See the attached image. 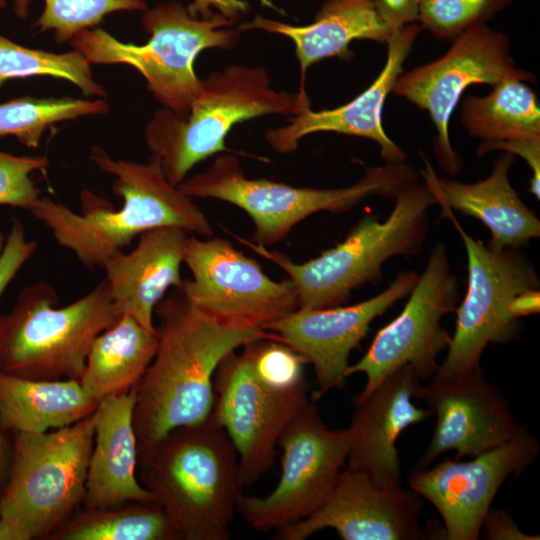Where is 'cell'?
Returning <instances> with one entry per match:
<instances>
[{
  "mask_svg": "<svg viewBox=\"0 0 540 540\" xmlns=\"http://www.w3.org/2000/svg\"><path fill=\"white\" fill-rule=\"evenodd\" d=\"M154 314L159 319L157 350L135 386L138 457L172 429L210 417L214 375L224 357L254 340H280L270 331L216 319L193 305L181 287L165 296Z\"/></svg>",
  "mask_w": 540,
  "mask_h": 540,
  "instance_id": "1",
  "label": "cell"
},
{
  "mask_svg": "<svg viewBox=\"0 0 540 540\" xmlns=\"http://www.w3.org/2000/svg\"><path fill=\"white\" fill-rule=\"evenodd\" d=\"M90 159L115 177L112 190L123 200L120 208L85 189L81 213L48 197H41L30 211L89 271L102 267L109 257L154 228L171 226L202 237L213 236L205 213L193 198L169 182L156 158L146 163L113 159L101 147H93Z\"/></svg>",
  "mask_w": 540,
  "mask_h": 540,
  "instance_id": "2",
  "label": "cell"
},
{
  "mask_svg": "<svg viewBox=\"0 0 540 540\" xmlns=\"http://www.w3.org/2000/svg\"><path fill=\"white\" fill-rule=\"evenodd\" d=\"M138 480L181 540H227L241 496L239 459L211 417L172 429L138 457Z\"/></svg>",
  "mask_w": 540,
  "mask_h": 540,
  "instance_id": "3",
  "label": "cell"
},
{
  "mask_svg": "<svg viewBox=\"0 0 540 540\" xmlns=\"http://www.w3.org/2000/svg\"><path fill=\"white\" fill-rule=\"evenodd\" d=\"M389 216H364L343 241L317 257L294 262L287 255L239 240L288 276L297 296L298 308L323 309L347 302L353 290L382 279V265L394 256H416L429 231V208L437 204L425 181L414 180L394 196Z\"/></svg>",
  "mask_w": 540,
  "mask_h": 540,
  "instance_id": "4",
  "label": "cell"
},
{
  "mask_svg": "<svg viewBox=\"0 0 540 540\" xmlns=\"http://www.w3.org/2000/svg\"><path fill=\"white\" fill-rule=\"evenodd\" d=\"M308 97L271 87L261 66L230 65L202 79L185 116L162 107L145 127V142L166 178L178 186L203 160L226 151L225 139L239 122L266 114L296 115Z\"/></svg>",
  "mask_w": 540,
  "mask_h": 540,
  "instance_id": "5",
  "label": "cell"
},
{
  "mask_svg": "<svg viewBox=\"0 0 540 540\" xmlns=\"http://www.w3.org/2000/svg\"><path fill=\"white\" fill-rule=\"evenodd\" d=\"M47 282L24 287L0 314V371L33 380H79L95 338L122 316L104 279L67 306Z\"/></svg>",
  "mask_w": 540,
  "mask_h": 540,
  "instance_id": "6",
  "label": "cell"
},
{
  "mask_svg": "<svg viewBox=\"0 0 540 540\" xmlns=\"http://www.w3.org/2000/svg\"><path fill=\"white\" fill-rule=\"evenodd\" d=\"M234 24L219 13L193 16L183 4L170 1L144 11L142 25L150 34L145 44L122 42L97 27L79 32L70 44L90 64L133 67L163 107L185 116L202 87L194 61L205 49L236 44L241 31Z\"/></svg>",
  "mask_w": 540,
  "mask_h": 540,
  "instance_id": "7",
  "label": "cell"
},
{
  "mask_svg": "<svg viewBox=\"0 0 540 540\" xmlns=\"http://www.w3.org/2000/svg\"><path fill=\"white\" fill-rule=\"evenodd\" d=\"M417 174L404 162L368 168L354 184L340 188L294 187L267 179L248 178L239 159L218 155L203 172L178 188L191 198H210L245 211L254 226L253 243L265 247L284 240L305 218L321 211L346 212L375 195L393 197Z\"/></svg>",
  "mask_w": 540,
  "mask_h": 540,
  "instance_id": "8",
  "label": "cell"
},
{
  "mask_svg": "<svg viewBox=\"0 0 540 540\" xmlns=\"http://www.w3.org/2000/svg\"><path fill=\"white\" fill-rule=\"evenodd\" d=\"M96 410L43 433H13L10 477L0 517L23 526L32 540L49 535L83 505Z\"/></svg>",
  "mask_w": 540,
  "mask_h": 540,
  "instance_id": "9",
  "label": "cell"
},
{
  "mask_svg": "<svg viewBox=\"0 0 540 540\" xmlns=\"http://www.w3.org/2000/svg\"><path fill=\"white\" fill-rule=\"evenodd\" d=\"M449 217L467 254L468 285L464 300L456 308L457 318L444 361L432 381H443L480 366L489 344H504L519 334V319L510 312L513 299L522 292L539 288V276L520 249L491 250L470 236Z\"/></svg>",
  "mask_w": 540,
  "mask_h": 540,
  "instance_id": "10",
  "label": "cell"
},
{
  "mask_svg": "<svg viewBox=\"0 0 540 540\" xmlns=\"http://www.w3.org/2000/svg\"><path fill=\"white\" fill-rule=\"evenodd\" d=\"M352 442L350 428L330 429L312 398L288 422L278 439L280 479L265 497L242 495L238 506L255 530H279L313 514L332 492Z\"/></svg>",
  "mask_w": 540,
  "mask_h": 540,
  "instance_id": "11",
  "label": "cell"
},
{
  "mask_svg": "<svg viewBox=\"0 0 540 540\" xmlns=\"http://www.w3.org/2000/svg\"><path fill=\"white\" fill-rule=\"evenodd\" d=\"M510 79L536 82L532 73L516 67L507 35L481 24L453 39L439 59L403 72L392 92L429 113L437 131L438 162L454 176L461 169V160L450 142L449 123L463 92L471 85L494 86Z\"/></svg>",
  "mask_w": 540,
  "mask_h": 540,
  "instance_id": "12",
  "label": "cell"
},
{
  "mask_svg": "<svg viewBox=\"0 0 540 540\" xmlns=\"http://www.w3.org/2000/svg\"><path fill=\"white\" fill-rule=\"evenodd\" d=\"M459 299L458 280L451 270L447 248L437 242L400 314L381 328L366 353L349 365L347 378L366 376L356 397H364L399 368L411 366L421 380L431 378L438 368L437 357L447 349L451 336L441 319L455 311Z\"/></svg>",
  "mask_w": 540,
  "mask_h": 540,
  "instance_id": "13",
  "label": "cell"
},
{
  "mask_svg": "<svg viewBox=\"0 0 540 540\" xmlns=\"http://www.w3.org/2000/svg\"><path fill=\"white\" fill-rule=\"evenodd\" d=\"M184 263L192 273L191 280H183L184 294L224 323L266 330L298 308L289 279L273 280L258 261L226 239L190 236Z\"/></svg>",
  "mask_w": 540,
  "mask_h": 540,
  "instance_id": "14",
  "label": "cell"
},
{
  "mask_svg": "<svg viewBox=\"0 0 540 540\" xmlns=\"http://www.w3.org/2000/svg\"><path fill=\"white\" fill-rule=\"evenodd\" d=\"M416 398L436 415V425L412 471L428 468L447 451H455V459L473 458L528 432L481 365L447 380L421 383Z\"/></svg>",
  "mask_w": 540,
  "mask_h": 540,
  "instance_id": "15",
  "label": "cell"
},
{
  "mask_svg": "<svg viewBox=\"0 0 540 540\" xmlns=\"http://www.w3.org/2000/svg\"><path fill=\"white\" fill-rule=\"evenodd\" d=\"M540 445L526 432L472 458L445 460L412 471L408 485L428 500L444 524V539L477 540L484 517L502 484L520 476L537 459Z\"/></svg>",
  "mask_w": 540,
  "mask_h": 540,
  "instance_id": "16",
  "label": "cell"
},
{
  "mask_svg": "<svg viewBox=\"0 0 540 540\" xmlns=\"http://www.w3.org/2000/svg\"><path fill=\"white\" fill-rule=\"evenodd\" d=\"M214 393L211 417L232 441L241 483L249 487L272 467L280 434L309 401L308 391L283 395L268 390L236 350L218 365Z\"/></svg>",
  "mask_w": 540,
  "mask_h": 540,
  "instance_id": "17",
  "label": "cell"
},
{
  "mask_svg": "<svg viewBox=\"0 0 540 540\" xmlns=\"http://www.w3.org/2000/svg\"><path fill=\"white\" fill-rule=\"evenodd\" d=\"M418 278L416 272L405 270L385 290L367 300L323 309L297 308L267 327L313 366L317 390L312 399L317 401L344 385L350 354L359 347L371 323L408 297Z\"/></svg>",
  "mask_w": 540,
  "mask_h": 540,
  "instance_id": "18",
  "label": "cell"
},
{
  "mask_svg": "<svg viewBox=\"0 0 540 540\" xmlns=\"http://www.w3.org/2000/svg\"><path fill=\"white\" fill-rule=\"evenodd\" d=\"M423 498L413 489L381 487L363 473L344 468L329 497L310 516L276 530L275 539L305 540L333 529L342 540H419Z\"/></svg>",
  "mask_w": 540,
  "mask_h": 540,
  "instance_id": "19",
  "label": "cell"
},
{
  "mask_svg": "<svg viewBox=\"0 0 540 540\" xmlns=\"http://www.w3.org/2000/svg\"><path fill=\"white\" fill-rule=\"evenodd\" d=\"M422 383L415 370L403 366L384 379L364 397H354L349 428L352 442L346 468L363 473L381 487L402 482L401 462L396 441L407 427L431 416L426 407L412 399Z\"/></svg>",
  "mask_w": 540,
  "mask_h": 540,
  "instance_id": "20",
  "label": "cell"
},
{
  "mask_svg": "<svg viewBox=\"0 0 540 540\" xmlns=\"http://www.w3.org/2000/svg\"><path fill=\"white\" fill-rule=\"evenodd\" d=\"M422 28L416 23L395 30L387 42L386 63L371 85L350 102L314 111L310 107L289 118L288 124L267 130V143L279 153L297 149L299 141L316 132H335L358 136L376 142L386 162H404L405 154L386 134L382 125V111L388 95Z\"/></svg>",
  "mask_w": 540,
  "mask_h": 540,
  "instance_id": "21",
  "label": "cell"
},
{
  "mask_svg": "<svg viewBox=\"0 0 540 540\" xmlns=\"http://www.w3.org/2000/svg\"><path fill=\"white\" fill-rule=\"evenodd\" d=\"M189 232L178 227H159L139 236L135 248L119 251L102 265L116 310L132 315L150 331H156L154 310L167 291L183 284Z\"/></svg>",
  "mask_w": 540,
  "mask_h": 540,
  "instance_id": "22",
  "label": "cell"
},
{
  "mask_svg": "<svg viewBox=\"0 0 540 540\" xmlns=\"http://www.w3.org/2000/svg\"><path fill=\"white\" fill-rule=\"evenodd\" d=\"M515 155L501 154L490 175L475 183L438 178L426 161L423 173L442 208V216L456 210L480 220L491 232L488 247L496 252L520 249L540 236V221L524 204L509 181Z\"/></svg>",
  "mask_w": 540,
  "mask_h": 540,
  "instance_id": "23",
  "label": "cell"
},
{
  "mask_svg": "<svg viewBox=\"0 0 540 540\" xmlns=\"http://www.w3.org/2000/svg\"><path fill=\"white\" fill-rule=\"evenodd\" d=\"M242 31L263 30L283 35L294 43L300 67L298 93L308 97L304 80L307 69L326 58L349 61L353 57L350 44L354 40H371L387 44L392 30L380 15L375 0H326L308 25L296 26L263 16L238 26Z\"/></svg>",
  "mask_w": 540,
  "mask_h": 540,
  "instance_id": "24",
  "label": "cell"
},
{
  "mask_svg": "<svg viewBox=\"0 0 540 540\" xmlns=\"http://www.w3.org/2000/svg\"><path fill=\"white\" fill-rule=\"evenodd\" d=\"M136 388L106 398L96 409L93 448L82 507L104 508L154 500L137 477L138 447L133 426Z\"/></svg>",
  "mask_w": 540,
  "mask_h": 540,
  "instance_id": "25",
  "label": "cell"
},
{
  "mask_svg": "<svg viewBox=\"0 0 540 540\" xmlns=\"http://www.w3.org/2000/svg\"><path fill=\"white\" fill-rule=\"evenodd\" d=\"M98 405L79 380H33L0 371V424L12 433L65 427L89 416Z\"/></svg>",
  "mask_w": 540,
  "mask_h": 540,
  "instance_id": "26",
  "label": "cell"
},
{
  "mask_svg": "<svg viewBox=\"0 0 540 540\" xmlns=\"http://www.w3.org/2000/svg\"><path fill=\"white\" fill-rule=\"evenodd\" d=\"M158 334L123 314L93 341L80 384L98 403L132 390L153 360Z\"/></svg>",
  "mask_w": 540,
  "mask_h": 540,
  "instance_id": "27",
  "label": "cell"
},
{
  "mask_svg": "<svg viewBox=\"0 0 540 540\" xmlns=\"http://www.w3.org/2000/svg\"><path fill=\"white\" fill-rule=\"evenodd\" d=\"M461 124L483 143L540 140L537 94L524 81H502L484 97L464 98Z\"/></svg>",
  "mask_w": 540,
  "mask_h": 540,
  "instance_id": "28",
  "label": "cell"
},
{
  "mask_svg": "<svg viewBox=\"0 0 540 540\" xmlns=\"http://www.w3.org/2000/svg\"><path fill=\"white\" fill-rule=\"evenodd\" d=\"M47 540H181L155 500L81 507Z\"/></svg>",
  "mask_w": 540,
  "mask_h": 540,
  "instance_id": "29",
  "label": "cell"
},
{
  "mask_svg": "<svg viewBox=\"0 0 540 540\" xmlns=\"http://www.w3.org/2000/svg\"><path fill=\"white\" fill-rule=\"evenodd\" d=\"M101 99L21 97L0 104V136H15L20 143L37 148L51 125L82 116L106 114Z\"/></svg>",
  "mask_w": 540,
  "mask_h": 540,
  "instance_id": "30",
  "label": "cell"
},
{
  "mask_svg": "<svg viewBox=\"0 0 540 540\" xmlns=\"http://www.w3.org/2000/svg\"><path fill=\"white\" fill-rule=\"evenodd\" d=\"M32 76L65 79L87 96H106L94 80L90 63L77 50L53 53L27 48L0 34V86L8 79Z\"/></svg>",
  "mask_w": 540,
  "mask_h": 540,
  "instance_id": "31",
  "label": "cell"
},
{
  "mask_svg": "<svg viewBox=\"0 0 540 540\" xmlns=\"http://www.w3.org/2000/svg\"><path fill=\"white\" fill-rule=\"evenodd\" d=\"M242 348L255 378L268 390L283 395L308 391L304 359L277 339L251 341Z\"/></svg>",
  "mask_w": 540,
  "mask_h": 540,
  "instance_id": "32",
  "label": "cell"
},
{
  "mask_svg": "<svg viewBox=\"0 0 540 540\" xmlns=\"http://www.w3.org/2000/svg\"><path fill=\"white\" fill-rule=\"evenodd\" d=\"M146 9V0H44L34 27L53 30L55 41L63 44L79 32L96 27L107 14Z\"/></svg>",
  "mask_w": 540,
  "mask_h": 540,
  "instance_id": "33",
  "label": "cell"
},
{
  "mask_svg": "<svg viewBox=\"0 0 540 540\" xmlns=\"http://www.w3.org/2000/svg\"><path fill=\"white\" fill-rule=\"evenodd\" d=\"M514 0H420L418 21L435 38L452 41L466 29L486 24Z\"/></svg>",
  "mask_w": 540,
  "mask_h": 540,
  "instance_id": "34",
  "label": "cell"
},
{
  "mask_svg": "<svg viewBox=\"0 0 540 540\" xmlns=\"http://www.w3.org/2000/svg\"><path fill=\"white\" fill-rule=\"evenodd\" d=\"M48 165L44 155L16 156L0 150V205L31 211L41 199L31 175Z\"/></svg>",
  "mask_w": 540,
  "mask_h": 540,
  "instance_id": "35",
  "label": "cell"
},
{
  "mask_svg": "<svg viewBox=\"0 0 540 540\" xmlns=\"http://www.w3.org/2000/svg\"><path fill=\"white\" fill-rule=\"evenodd\" d=\"M36 249L37 242L26 238L24 225L14 217L0 253V297Z\"/></svg>",
  "mask_w": 540,
  "mask_h": 540,
  "instance_id": "36",
  "label": "cell"
},
{
  "mask_svg": "<svg viewBox=\"0 0 540 540\" xmlns=\"http://www.w3.org/2000/svg\"><path fill=\"white\" fill-rule=\"evenodd\" d=\"M494 150L518 155L523 158L532 172L530 180V191L537 198H540V140H520L497 143L481 142L477 147V154L483 156Z\"/></svg>",
  "mask_w": 540,
  "mask_h": 540,
  "instance_id": "37",
  "label": "cell"
},
{
  "mask_svg": "<svg viewBox=\"0 0 540 540\" xmlns=\"http://www.w3.org/2000/svg\"><path fill=\"white\" fill-rule=\"evenodd\" d=\"M483 539L487 540H539L538 535L522 532L513 516L501 508H492L486 513L482 528Z\"/></svg>",
  "mask_w": 540,
  "mask_h": 540,
  "instance_id": "38",
  "label": "cell"
},
{
  "mask_svg": "<svg viewBox=\"0 0 540 540\" xmlns=\"http://www.w3.org/2000/svg\"><path fill=\"white\" fill-rule=\"evenodd\" d=\"M420 0H375L383 20L392 30L418 21Z\"/></svg>",
  "mask_w": 540,
  "mask_h": 540,
  "instance_id": "39",
  "label": "cell"
},
{
  "mask_svg": "<svg viewBox=\"0 0 540 540\" xmlns=\"http://www.w3.org/2000/svg\"><path fill=\"white\" fill-rule=\"evenodd\" d=\"M187 9L193 16L206 18L219 13L236 23L250 6L246 0H192Z\"/></svg>",
  "mask_w": 540,
  "mask_h": 540,
  "instance_id": "40",
  "label": "cell"
},
{
  "mask_svg": "<svg viewBox=\"0 0 540 540\" xmlns=\"http://www.w3.org/2000/svg\"><path fill=\"white\" fill-rule=\"evenodd\" d=\"M13 459V433L0 424V501L7 487Z\"/></svg>",
  "mask_w": 540,
  "mask_h": 540,
  "instance_id": "41",
  "label": "cell"
},
{
  "mask_svg": "<svg viewBox=\"0 0 540 540\" xmlns=\"http://www.w3.org/2000/svg\"><path fill=\"white\" fill-rule=\"evenodd\" d=\"M539 288L529 289L517 295L510 305L511 314L519 319L523 316L539 313Z\"/></svg>",
  "mask_w": 540,
  "mask_h": 540,
  "instance_id": "42",
  "label": "cell"
},
{
  "mask_svg": "<svg viewBox=\"0 0 540 540\" xmlns=\"http://www.w3.org/2000/svg\"><path fill=\"white\" fill-rule=\"evenodd\" d=\"M0 540H32L28 531L14 520L0 517Z\"/></svg>",
  "mask_w": 540,
  "mask_h": 540,
  "instance_id": "43",
  "label": "cell"
},
{
  "mask_svg": "<svg viewBox=\"0 0 540 540\" xmlns=\"http://www.w3.org/2000/svg\"><path fill=\"white\" fill-rule=\"evenodd\" d=\"M6 2L7 0H0V8H4ZM31 2L32 0H14V10L19 18L25 19L29 15Z\"/></svg>",
  "mask_w": 540,
  "mask_h": 540,
  "instance_id": "44",
  "label": "cell"
},
{
  "mask_svg": "<svg viewBox=\"0 0 540 540\" xmlns=\"http://www.w3.org/2000/svg\"><path fill=\"white\" fill-rule=\"evenodd\" d=\"M260 5H262L265 8L274 10L275 12H278L280 15H285V12L280 9L273 0H257Z\"/></svg>",
  "mask_w": 540,
  "mask_h": 540,
  "instance_id": "45",
  "label": "cell"
},
{
  "mask_svg": "<svg viewBox=\"0 0 540 540\" xmlns=\"http://www.w3.org/2000/svg\"><path fill=\"white\" fill-rule=\"evenodd\" d=\"M5 240H6V236L3 234V232L0 229V253L4 247Z\"/></svg>",
  "mask_w": 540,
  "mask_h": 540,
  "instance_id": "46",
  "label": "cell"
}]
</instances>
